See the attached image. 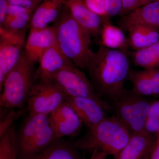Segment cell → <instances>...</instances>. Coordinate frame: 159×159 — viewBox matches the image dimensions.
<instances>
[{
	"label": "cell",
	"instance_id": "6da1fadb",
	"mask_svg": "<svg viewBox=\"0 0 159 159\" xmlns=\"http://www.w3.org/2000/svg\"><path fill=\"white\" fill-rule=\"evenodd\" d=\"M127 52L99 45L91 54L86 70L90 81L100 97L112 99L124 90L130 63Z\"/></svg>",
	"mask_w": 159,
	"mask_h": 159
},
{
	"label": "cell",
	"instance_id": "7a4b0ae2",
	"mask_svg": "<svg viewBox=\"0 0 159 159\" xmlns=\"http://www.w3.org/2000/svg\"><path fill=\"white\" fill-rule=\"evenodd\" d=\"M53 26L59 50L74 65L86 70L93 53L91 33L72 17L65 5Z\"/></svg>",
	"mask_w": 159,
	"mask_h": 159
},
{
	"label": "cell",
	"instance_id": "3957f363",
	"mask_svg": "<svg viewBox=\"0 0 159 159\" xmlns=\"http://www.w3.org/2000/svg\"><path fill=\"white\" fill-rule=\"evenodd\" d=\"M131 134L116 117L107 116L96 126L89 129L85 136L74 144L78 149L98 150L115 157L126 145Z\"/></svg>",
	"mask_w": 159,
	"mask_h": 159
},
{
	"label": "cell",
	"instance_id": "277c9868",
	"mask_svg": "<svg viewBox=\"0 0 159 159\" xmlns=\"http://www.w3.org/2000/svg\"><path fill=\"white\" fill-rule=\"evenodd\" d=\"M34 66L29 62L23 50L19 60L4 80L0 96L1 107L21 108L27 104L35 82Z\"/></svg>",
	"mask_w": 159,
	"mask_h": 159
},
{
	"label": "cell",
	"instance_id": "5b68a950",
	"mask_svg": "<svg viewBox=\"0 0 159 159\" xmlns=\"http://www.w3.org/2000/svg\"><path fill=\"white\" fill-rule=\"evenodd\" d=\"M111 100L114 116L125 125L131 134L144 131L152 101L135 93L132 90L126 89Z\"/></svg>",
	"mask_w": 159,
	"mask_h": 159
},
{
	"label": "cell",
	"instance_id": "8992f818",
	"mask_svg": "<svg viewBox=\"0 0 159 159\" xmlns=\"http://www.w3.org/2000/svg\"><path fill=\"white\" fill-rule=\"evenodd\" d=\"M66 96L53 80L34 82L27 100L29 115L49 116L66 100Z\"/></svg>",
	"mask_w": 159,
	"mask_h": 159
},
{
	"label": "cell",
	"instance_id": "52a82bcc",
	"mask_svg": "<svg viewBox=\"0 0 159 159\" xmlns=\"http://www.w3.org/2000/svg\"><path fill=\"white\" fill-rule=\"evenodd\" d=\"M53 80L66 97H90L109 105L97 93L84 72L74 64L58 71L53 76Z\"/></svg>",
	"mask_w": 159,
	"mask_h": 159
},
{
	"label": "cell",
	"instance_id": "ba28073f",
	"mask_svg": "<svg viewBox=\"0 0 159 159\" xmlns=\"http://www.w3.org/2000/svg\"><path fill=\"white\" fill-rule=\"evenodd\" d=\"M28 28L16 32L7 31L0 27V90L6 76L17 64L25 45Z\"/></svg>",
	"mask_w": 159,
	"mask_h": 159
},
{
	"label": "cell",
	"instance_id": "9c48e42d",
	"mask_svg": "<svg viewBox=\"0 0 159 159\" xmlns=\"http://www.w3.org/2000/svg\"><path fill=\"white\" fill-rule=\"evenodd\" d=\"M50 124L58 139L77 135L83 123L74 108L66 100L49 116Z\"/></svg>",
	"mask_w": 159,
	"mask_h": 159
},
{
	"label": "cell",
	"instance_id": "30bf717a",
	"mask_svg": "<svg viewBox=\"0 0 159 159\" xmlns=\"http://www.w3.org/2000/svg\"><path fill=\"white\" fill-rule=\"evenodd\" d=\"M64 4L72 17L99 41L102 27L110 18L95 13L87 6L84 0H64Z\"/></svg>",
	"mask_w": 159,
	"mask_h": 159
},
{
	"label": "cell",
	"instance_id": "8fae6325",
	"mask_svg": "<svg viewBox=\"0 0 159 159\" xmlns=\"http://www.w3.org/2000/svg\"><path fill=\"white\" fill-rule=\"evenodd\" d=\"M66 100L74 108L89 129L93 128L107 117L109 105L90 97H69Z\"/></svg>",
	"mask_w": 159,
	"mask_h": 159
},
{
	"label": "cell",
	"instance_id": "7c38bea8",
	"mask_svg": "<svg viewBox=\"0 0 159 159\" xmlns=\"http://www.w3.org/2000/svg\"><path fill=\"white\" fill-rule=\"evenodd\" d=\"M56 44V34L54 26L45 29H30L24 49L29 62L34 66L38 62L43 54Z\"/></svg>",
	"mask_w": 159,
	"mask_h": 159
},
{
	"label": "cell",
	"instance_id": "4fadbf2b",
	"mask_svg": "<svg viewBox=\"0 0 159 159\" xmlns=\"http://www.w3.org/2000/svg\"><path fill=\"white\" fill-rule=\"evenodd\" d=\"M118 25L125 31L137 25L146 26L159 31V1L148 3L123 16Z\"/></svg>",
	"mask_w": 159,
	"mask_h": 159
},
{
	"label": "cell",
	"instance_id": "5bb4252c",
	"mask_svg": "<svg viewBox=\"0 0 159 159\" xmlns=\"http://www.w3.org/2000/svg\"><path fill=\"white\" fill-rule=\"evenodd\" d=\"M34 73V81L53 80L57 72L67 66L74 64L64 55L55 44L43 54Z\"/></svg>",
	"mask_w": 159,
	"mask_h": 159
},
{
	"label": "cell",
	"instance_id": "9a60e30c",
	"mask_svg": "<svg viewBox=\"0 0 159 159\" xmlns=\"http://www.w3.org/2000/svg\"><path fill=\"white\" fill-rule=\"evenodd\" d=\"M132 85V90L143 97H159V68L130 70L128 78Z\"/></svg>",
	"mask_w": 159,
	"mask_h": 159
},
{
	"label": "cell",
	"instance_id": "2e32d148",
	"mask_svg": "<svg viewBox=\"0 0 159 159\" xmlns=\"http://www.w3.org/2000/svg\"><path fill=\"white\" fill-rule=\"evenodd\" d=\"M156 141L153 135L145 131L131 134L127 144L115 159H141L148 156Z\"/></svg>",
	"mask_w": 159,
	"mask_h": 159
},
{
	"label": "cell",
	"instance_id": "e0dca14e",
	"mask_svg": "<svg viewBox=\"0 0 159 159\" xmlns=\"http://www.w3.org/2000/svg\"><path fill=\"white\" fill-rule=\"evenodd\" d=\"M64 0H44L38 6L32 15L29 29H40L49 27L59 16Z\"/></svg>",
	"mask_w": 159,
	"mask_h": 159
},
{
	"label": "cell",
	"instance_id": "ac0fdd59",
	"mask_svg": "<svg viewBox=\"0 0 159 159\" xmlns=\"http://www.w3.org/2000/svg\"><path fill=\"white\" fill-rule=\"evenodd\" d=\"M77 149L74 143L60 139L39 153L19 159H81Z\"/></svg>",
	"mask_w": 159,
	"mask_h": 159
},
{
	"label": "cell",
	"instance_id": "d6986e66",
	"mask_svg": "<svg viewBox=\"0 0 159 159\" xmlns=\"http://www.w3.org/2000/svg\"><path fill=\"white\" fill-rule=\"evenodd\" d=\"M50 124L49 116L29 115L16 136L18 151L22 149L43 129Z\"/></svg>",
	"mask_w": 159,
	"mask_h": 159
},
{
	"label": "cell",
	"instance_id": "ffe728a7",
	"mask_svg": "<svg viewBox=\"0 0 159 159\" xmlns=\"http://www.w3.org/2000/svg\"><path fill=\"white\" fill-rule=\"evenodd\" d=\"M58 139L55 131L50 124L43 129L22 149L18 151V159L39 153Z\"/></svg>",
	"mask_w": 159,
	"mask_h": 159
},
{
	"label": "cell",
	"instance_id": "44dd1931",
	"mask_svg": "<svg viewBox=\"0 0 159 159\" xmlns=\"http://www.w3.org/2000/svg\"><path fill=\"white\" fill-rule=\"evenodd\" d=\"M127 31L129 47L134 51L144 48L159 41V31L146 26H132Z\"/></svg>",
	"mask_w": 159,
	"mask_h": 159
},
{
	"label": "cell",
	"instance_id": "7402d4cb",
	"mask_svg": "<svg viewBox=\"0 0 159 159\" xmlns=\"http://www.w3.org/2000/svg\"><path fill=\"white\" fill-rule=\"evenodd\" d=\"M99 43V45L107 48L125 51L129 48L127 37L123 31L111 25L110 21L106 23L102 27Z\"/></svg>",
	"mask_w": 159,
	"mask_h": 159
},
{
	"label": "cell",
	"instance_id": "603a6c76",
	"mask_svg": "<svg viewBox=\"0 0 159 159\" xmlns=\"http://www.w3.org/2000/svg\"><path fill=\"white\" fill-rule=\"evenodd\" d=\"M130 56L132 61L137 66L144 69L158 68L159 41L144 48L134 51Z\"/></svg>",
	"mask_w": 159,
	"mask_h": 159
},
{
	"label": "cell",
	"instance_id": "cb8c5ba5",
	"mask_svg": "<svg viewBox=\"0 0 159 159\" xmlns=\"http://www.w3.org/2000/svg\"><path fill=\"white\" fill-rule=\"evenodd\" d=\"M16 136L12 125L0 136V159H18Z\"/></svg>",
	"mask_w": 159,
	"mask_h": 159
},
{
	"label": "cell",
	"instance_id": "d4e9b609",
	"mask_svg": "<svg viewBox=\"0 0 159 159\" xmlns=\"http://www.w3.org/2000/svg\"><path fill=\"white\" fill-rule=\"evenodd\" d=\"M144 131L152 135L159 134V100L152 101Z\"/></svg>",
	"mask_w": 159,
	"mask_h": 159
},
{
	"label": "cell",
	"instance_id": "484cf974",
	"mask_svg": "<svg viewBox=\"0 0 159 159\" xmlns=\"http://www.w3.org/2000/svg\"><path fill=\"white\" fill-rule=\"evenodd\" d=\"M34 11H30L19 16L0 27H3L6 30L11 32H18L28 27L29 28V25Z\"/></svg>",
	"mask_w": 159,
	"mask_h": 159
},
{
	"label": "cell",
	"instance_id": "4316f807",
	"mask_svg": "<svg viewBox=\"0 0 159 159\" xmlns=\"http://www.w3.org/2000/svg\"><path fill=\"white\" fill-rule=\"evenodd\" d=\"M123 5L122 0H106V11L107 16L110 18L122 16Z\"/></svg>",
	"mask_w": 159,
	"mask_h": 159
},
{
	"label": "cell",
	"instance_id": "83f0119b",
	"mask_svg": "<svg viewBox=\"0 0 159 159\" xmlns=\"http://www.w3.org/2000/svg\"><path fill=\"white\" fill-rule=\"evenodd\" d=\"M21 113L20 111H11L4 117L1 119L0 122V136L8 130L12 125L15 120L19 116L20 114Z\"/></svg>",
	"mask_w": 159,
	"mask_h": 159
},
{
	"label": "cell",
	"instance_id": "f1b7e54d",
	"mask_svg": "<svg viewBox=\"0 0 159 159\" xmlns=\"http://www.w3.org/2000/svg\"><path fill=\"white\" fill-rule=\"evenodd\" d=\"M87 6L95 13L101 16H107L106 0H84Z\"/></svg>",
	"mask_w": 159,
	"mask_h": 159
},
{
	"label": "cell",
	"instance_id": "f546056e",
	"mask_svg": "<svg viewBox=\"0 0 159 159\" xmlns=\"http://www.w3.org/2000/svg\"><path fill=\"white\" fill-rule=\"evenodd\" d=\"M34 11V10H31V9H29L25 7H23V6H16V5H11L9 4L8 13H7L6 20H5V22L3 25L19 16L25 14L27 12Z\"/></svg>",
	"mask_w": 159,
	"mask_h": 159
},
{
	"label": "cell",
	"instance_id": "4dcf8cb0",
	"mask_svg": "<svg viewBox=\"0 0 159 159\" xmlns=\"http://www.w3.org/2000/svg\"><path fill=\"white\" fill-rule=\"evenodd\" d=\"M123 5L122 16L128 14L133 10L144 6L143 0H122Z\"/></svg>",
	"mask_w": 159,
	"mask_h": 159
},
{
	"label": "cell",
	"instance_id": "1f68e13d",
	"mask_svg": "<svg viewBox=\"0 0 159 159\" xmlns=\"http://www.w3.org/2000/svg\"><path fill=\"white\" fill-rule=\"evenodd\" d=\"M9 5H16L25 7L31 10H35L41 0H7Z\"/></svg>",
	"mask_w": 159,
	"mask_h": 159
},
{
	"label": "cell",
	"instance_id": "d6a6232c",
	"mask_svg": "<svg viewBox=\"0 0 159 159\" xmlns=\"http://www.w3.org/2000/svg\"><path fill=\"white\" fill-rule=\"evenodd\" d=\"M9 8L7 0H0V26H2L5 22Z\"/></svg>",
	"mask_w": 159,
	"mask_h": 159
},
{
	"label": "cell",
	"instance_id": "836d02e7",
	"mask_svg": "<svg viewBox=\"0 0 159 159\" xmlns=\"http://www.w3.org/2000/svg\"><path fill=\"white\" fill-rule=\"evenodd\" d=\"M149 159H159V136L149 155Z\"/></svg>",
	"mask_w": 159,
	"mask_h": 159
},
{
	"label": "cell",
	"instance_id": "e575fe53",
	"mask_svg": "<svg viewBox=\"0 0 159 159\" xmlns=\"http://www.w3.org/2000/svg\"><path fill=\"white\" fill-rule=\"evenodd\" d=\"M92 156L89 159H107V155L98 150L93 151Z\"/></svg>",
	"mask_w": 159,
	"mask_h": 159
},
{
	"label": "cell",
	"instance_id": "d590c367",
	"mask_svg": "<svg viewBox=\"0 0 159 159\" xmlns=\"http://www.w3.org/2000/svg\"><path fill=\"white\" fill-rule=\"evenodd\" d=\"M156 1H159V0H143V2H144V5H145L148 3L156 2Z\"/></svg>",
	"mask_w": 159,
	"mask_h": 159
},
{
	"label": "cell",
	"instance_id": "8d00e7d4",
	"mask_svg": "<svg viewBox=\"0 0 159 159\" xmlns=\"http://www.w3.org/2000/svg\"><path fill=\"white\" fill-rule=\"evenodd\" d=\"M141 159H149V156H148L145 157Z\"/></svg>",
	"mask_w": 159,
	"mask_h": 159
},
{
	"label": "cell",
	"instance_id": "74e56055",
	"mask_svg": "<svg viewBox=\"0 0 159 159\" xmlns=\"http://www.w3.org/2000/svg\"><path fill=\"white\" fill-rule=\"evenodd\" d=\"M41 1H44V0H41Z\"/></svg>",
	"mask_w": 159,
	"mask_h": 159
},
{
	"label": "cell",
	"instance_id": "f35d334b",
	"mask_svg": "<svg viewBox=\"0 0 159 159\" xmlns=\"http://www.w3.org/2000/svg\"><path fill=\"white\" fill-rule=\"evenodd\" d=\"M158 68H159V66Z\"/></svg>",
	"mask_w": 159,
	"mask_h": 159
},
{
	"label": "cell",
	"instance_id": "ab89813d",
	"mask_svg": "<svg viewBox=\"0 0 159 159\" xmlns=\"http://www.w3.org/2000/svg\"></svg>",
	"mask_w": 159,
	"mask_h": 159
}]
</instances>
